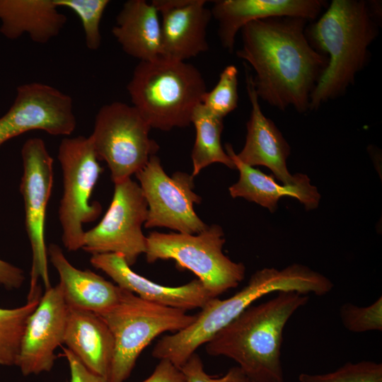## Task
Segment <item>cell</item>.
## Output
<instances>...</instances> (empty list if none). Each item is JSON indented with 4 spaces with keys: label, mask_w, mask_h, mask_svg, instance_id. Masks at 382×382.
<instances>
[{
    "label": "cell",
    "mask_w": 382,
    "mask_h": 382,
    "mask_svg": "<svg viewBox=\"0 0 382 382\" xmlns=\"http://www.w3.org/2000/svg\"><path fill=\"white\" fill-rule=\"evenodd\" d=\"M307 21L278 17L256 20L241 30L237 56L254 69L253 83L258 98L284 111L310 110V98L328 64L326 54L316 50L306 35Z\"/></svg>",
    "instance_id": "obj_1"
},
{
    "label": "cell",
    "mask_w": 382,
    "mask_h": 382,
    "mask_svg": "<svg viewBox=\"0 0 382 382\" xmlns=\"http://www.w3.org/2000/svg\"><path fill=\"white\" fill-rule=\"evenodd\" d=\"M332 287L328 277L302 265L293 264L282 270L263 268L256 271L248 283L231 297L211 299L189 326L159 340L151 355L180 368L200 346L262 296L280 291L323 296Z\"/></svg>",
    "instance_id": "obj_2"
},
{
    "label": "cell",
    "mask_w": 382,
    "mask_h": 382,
    "mask_svg": "<svg viewBox=\"0 0 382 382\" xmlns=\"http://www.w3.org/2000/svg\"><path fill=\"white\" fill-rule=\"evenodd\" d=\"M271 299L251 305L205 345L206 352L238 364L248 382H284L281 362L283 332L308 295L280 291Z\"/></svg>",
    "instance_id": "obj_3"
},
{
    "label": "cell",
    "mask_w": 382,
    "mask_h": 382,
    "mask_svg": "<svg viewBox=\"0 0 382 382\" xmlns=\"http://www.w3.org/2000/svg\"><path fill=\"white\" fill-rule=\"evenodd\" d=\"M379 18L364 0H332L308 29L313 47L326 54L328 64L310 98V110L343 95L366 65L369 47L378 34Z\"/></svg>",
    "instance_id": "obj_4"
},
{
    "label": "cell",
    "mask_w": 382,
    "mask_h": 382,
    "mask_svg": "<svg viewBox=\"0 0 382 382\" xmlns=\"http://www.w3.org/2000/svg\"><path fill=\"white\" fill-rule=\"evenodd\" d=\"M127 89L132 106L151 129L163 131L189 126L207 92L205 81L195 66L164 57L139 62Z\"/></svg>",
    "instance_id": "obj_5"
},
{
    "label": "cell",
    "mask_w": 382,
    "mask_h": 382,
    "mask_svg": "<svg viewBox=\"0 0 382 382\" xmlns=\"http://www.w3.org/2000/svg\"><path fill=\"white\" fill-rule=\"evenodd\" d=\"M98 315L114 338L109 382H125L141 352L154 338L166 332L180 331L196 318L195 315L146 301L122 288L117 303Z\"/></svg>",
    "instance_id": "obj_6"
},
{
    "label": "cell",
    "mask_w": 382,
    "mask_h": 382,
    "mask_svg": "<svg viewBox=\"0 0 382 382\" xmlns=\"http://www.w3.org/2000/svg\"><path fill=\"white\" fill-rule=\"evenodd\" d=\"M221 227L212 224L197 234L151 232L146 236V261L173 260L180 270L192 272L213 297L236 288L245 277V267L222 251Z\"/></svg>",
    "instance_id": "obj_7"
},
{
    "label": "cell",
    "mask_w": 382,
    "mask_h": 382,
    "mask_svg": "<svg viewBox=\"0 0 382 382\" xmlns=\"http://www.w3.org/2000/svg\"><path fill=\"white\" fill-rule=\"evenodd\" d=\"M57 158L63 175V194L58 210L62 239L68 250L76 251L83 246V224L95 221L102 212L100 202H91V197L103 168L90 137L63 139Z\"/></svg>",
    "instance_id": "obj_8"
},
{
    "label": "cell",
    "mask_w": 382,
    "mask_h": 382,
    "mask_svg": "<svg viewBox=\"0 0 382 382\" xmlns=\"http://www.w3.org/2000/svg\"><path fill=\"white\" fill-rule=\"evenodd\" d=\"M150 129L132 105L113 102L99 109L89 137L115 184L140 171L158 151V144L149 137Z\"/></svg>",
    "instance_id": "obj_9"
},
{
    "label": "cell",
    "mask_w": 382,
    "mask_h": 382,
    "mask_svg": "<svg viewBox=\"0 0 382 382\" xmlns=\"http://www.w3.org/2000/svg\"><path fill=\"white\" fill-rule=\"evenodd\" d=\"M23 175L20 184L25 211V226L32 250L28 301L41 296L38 282L51 287L47 248L45 240L47 207L53 186V159L40 138H30L23 145Z\"/></svg>",
    "instance_id": "obj_10"
},
{
    "label": "cell",
    "mask_w": 382,
    "mask_h": 382,
    "mask_svg": "<svg viewBox=\"0 0 382 382\" xmlns=\"http://www.w3.org/2000/svg\"><path fill=\"white\" fill-rule=\"evenodd\" d=\"M148 206L139 185L130 178L115 184L112 199L100 221L85 231L82 248L92 254L122 255L131 267L145 253L142 232Z\"/></svg>",
    "instance_id": "obj_11"
},
{
    "label": "cell",
    "mask_w": 382,
    "mask_h": 382,
    "mask_svg": "<svg viewBox=\"0 0 382 382\" xmlns=\"http://www.w3.org/2000/svg\"><path fill=\"white\" fill-rule=\"evenodd\" d=\"M135 175L148 206L145 228L166 227L197 234L208 227L194 210V204H199L202 198L193 190L191 174L178 171L168 176L155 154Z\"/></svg>",
    "instance_id": "obj_12"
},
{
    "label": "cell",
    "mask_w": 382,
    "mask_h": 382,
    "mask_svg": "<svg viewBox=\"0 0 382 382\" xmlns=\"http://www.w3.org/2000/svg\"><path fill=\"white\" fill-rule=\"evenodd\" d=\"M76 127L71 96L45 83H25L17 88L13 103L0 117V146L31 130L69 136Z\"/></svg>",
    "instance_id": "obj_13"
},
{
    "label": "cell",
    "mask_w": 382,
    "mask_h": 382,
    "mask_svg": "<svg viewBox=\"0 0 382 382\" xmlns=\"http://www.w3.org/2000/svg\"><path fill=\"white\" fill-rule=\"evenodd\" d=\"M68 310L59 284L45 289L22 336L16 366L23 376L52 369L54 351L64 343Z\"/></svg>",
    "instance_id": "obj_14"
},
{
    "label": "cell",
    "mask_w": 382,
    "mask_h": 382,
    "mask_svg": "<svg viewBox=\"0 0 382 382\" xmlns=\"http://www.w3.org/2000/svg\"><path fill=\"white\" fill-rule=\"evenodd\" d=\"M205 0H153L161 16L162 55L177 61L196 57L209 50L207 28L211 10Z\"/></svg>",
    "instance_id": "obj_15"
},
{
    "label": "cell",
    "mask_w": 382,
    "mask_h": 382,
    "mask_svg": "<svg viewBox=\"0 0 382 382\" xmlns=\"http://www.w3.org/2000/svg\"><path fill=\"white\" fill-rule=\"evenodd\" d=\"M91 265L108 274L119 287L157 304L184 311L202 308L213 297L195 279L178 286H167L152 282L134 272L125 258L115 253L92 255Z\"/></svg>",
    "instance_id": "obj_16"
},
{
    "label": "cell",
    "mask_w": 382,
    "mask_h": 382,
    "mask_svg": "<svg viewBox=\"0 0 382 382\" xmlns=\"http://www.w3.org/2000/svg\"><path fill=\"white\" fill-rule=\"evenodd\" d=\"M325 4L322 0H218L214 1L211 13L218 22L222 47L232 53L236 34L248 23L278 17L313 21Z\"/></svg>",
    "instance_id": "obj_17"
},
{
    "label": "cell",
    "mask_w": 382,
    "mask_h": 382,
    "mask_svg": "<svg viewBox=\"0 0 382 382\" xmlns=\"http://www.w3.org/2000/svg\"><path fill=\"white\" fill-rule=\"evenodd\" d=\"M246 89L251 112L246 125L247 134L243 148L237 158L244 164L268 168L284 185L295 184L299 173L291 175L286 166L290 146L274 122L266 117L260 105L253 76L246 70Z\"/></svg>",
    "instance_id": "obj_18"
},
{
    "label": "cell",
    "mask_w": 382,
    "mask_h": 382,
    "mask_svg": "<svg viewBox=\"0 0 382 382\" xmlns=\"http://www.w3.org/2000/svg\"><path fill=\"white\" fill-rule=\"evenodd\" d=\"M225 149L240 173L238 182L228 188L232 197H243L255 202L268 209L271 213L277 210L278 201L282 197L297 199L306 210L318 208L321 196L317 187L311 185L307 175L299 173L295 184L279 185L274 175H266L239 161L231 144H226Z\"/></svg>",
    "instance_id": "obj_19"
},
{
    "label": "cell",
    "mask_w": 382,
    "mask_h": 382,
    "mask_svg": "<svg viewBox=\"0 0 382 382\" xmlns=\"http://www.w3.org/2000/svg\"><path fill=\"white\" fill-rule=\"evenodd\" d=\"M47 255L59 274V284L68 307L100 314L117 303L121 291L118 286L89 270L73 266L57 244L49 245Z\"/></svg>",
    "instance_id": "obj_20"
},
{
    "label": "cell",
    "mask_w": 382,
    "mask_h": 382,
    "mask_svg": "<svg viewBox=\"0 0 382 382\" xmlns=\"http://www.w3.org/2000/svg\"><path fill=\"white\" fill-rule=\"evenodd\" d=\"M64 343L87 369L108 378L114 338L98 314L69 307Z\"/></svg>",
    "instance_id": "obj_21"
},
{
    "label": "cell",
    "mask_w": 382,
    "mask_h": 382,
    "mask_svg": "<svg viewBox=\"0 0 382 382\" xmlns=\"http://www.w3.org/2000/svg\"><path fill=\"white\" fill-rule=\"evenodd\" d=\"M112 33L122 50L140 62L163 57L159 13L151 2L126 1L116 17Z\"/></svg>",
    "instance_id": "obj_22"
},
{
    "label": "cell",
    "mask_w": 382,
    "mask_h": 382,
    "mask_svg": "<svg viewBox=\"0 0 382 382\" xmlns=\"http://www.w3.org/2000/svg\"><path fill=\"white\" fill-rule=\"evenodd\" d=\"M67 21L54 0H0V33L15 40L26 33L45 44L57 37Z\"/></svg>",
    "instance_id": "obj_23"
},
{
    "label": "cell",
    "mask_w": 382,
    "mask_h": 382,
    "mask_svg": "<svg viewBox=\"0 0 382 382\" xmlns=\"http://www.w3.org/2000/svg\"><path fill=\"white\" fill-rule=\"evenodd\" d=\"M191 123L195 129V141L191 154L193 177L207 166L222 163L231 169L236 166L222 147L221 135L224 128L223 119L212 114L202 103L195 109Z\"/></svg>",
    "instance_id": "obj_24"
},
{
    "label": "cell",
    "mask_w": 382,
    "mask_h": 382,
    "mask_svg": "<svg viewBox=\"0 0 382 382\" xmlns=\"http://www.w3.org/2000/svg\"><path fill=\"white\" fill-rule=\"evenodd\" d=\"M40 299L14 308H0V365H16L26 323Z\"/></svg>",
    "instance_id": "obj_25"
},
{
    "label": "cell",
    "mask_w": 382,
    "mask_h": 382,
    "mask_svg": "<svg viewBox=\"0 0 382 382\" xmlns=\"http://www.w3.org/2000/svg\"><path fill=\"white\" fill-rule=\"evenodd\" d=\"M238 69L234 65L226 66L216 86L202 98V104L212 114L224 119L238 107Z\"/></svg>",
    "instance_id": "obj_26"
},
{
    "label": "cell",
    "mask_w": 382,
    "mask_h": 382,
    "mask_svg": "<svg viewBox=\"0 0 382 382\" xmlns=\"http://www.w3.org/2000/svg\"><path fill=\"white\" fill-rule=\"evenodd\" d=\"M59 7L73 11L79 18L83 29L86 45L91 50L101 45L100 22L110 3L108 0H54Z\"/></svg>",
    "instance_id": "obj_27"
},
{
    "label": "cell",
    "mask_w": 382,
    "mask_h": 382,
    "mask_svg": "<svg viewBox=\"0 0 382 382\" xmlns=\"http://www.w3.org/2000/svg\"><path fill=\"white\" fill-rule=\"evenodd\" d=\"M298 379L299 382H382V364L373 361L347 362L326 374L301 373Z\"/></svg>",
    "instance_id": "obj_28"
},
{
    "label": "cell",
    "mask_w": 382,
    "mask_h": 382,
    "mask_svg": "<svg viewBox=\"0 0 382 382\" xmlns=\"http://www.w3.org/2000/svg\"><path fill=\"white\" fill-rule=\"evenodd\" d=\"M344 327L350 332L361 333L382 330V298L378 297L368 306L346 303L340 308Z\"/></svg>",
    "instance_id": "obj_29"
},
{
    "label": "cell",
    "mask_w": 382,
    "mask_h": 382,
    "mask_svg": "<svg viewBox=\"0 0 382 382\" xmlns=\"http://www.w3.org/2000/svg\"><path fill=\"white\" fill-rule=\"evenodd\" d=\"M180 369L186 382H248L238 366L231 368L223 376H209L204 371L202 361L196 352Z\"/></svg>",
    "instance_id": "obj_30"
},
{
    "label": "cell",
    "mask_w": 382,
    "mask_h": 382,
    "mask_svg": "<svg viewBox=\"0 0 382 382\" xmlns=\"http://www.w3.org/2000/svg\"><path fill=\"white\" fill-rule=\"evenodd\" d=\"M62 356L66 359L70 370L69 382H109L106 377L98 375L87 369L68 349L63 348Z\"/></svg>",
    "instance_id": "obj_31"
},
{
    "label": "cell",
    "mask_w": 382,
    "mask_h": 382,
    "mask_svg": "<svg viewBox=\"0 0 382 382\" xmlns=\"http://www.w3.org/2000/svg\"><path fill=\"white\" fill-rule=\"evenodd\" d=\"M141 382H186L181 369L168 360L161 359L152 374Z\"/></svg>",
    "instance_id": "obj_32"
},
{
    "label": "cell",
    "mask_w": 382,
    "mask_h": 382,
    "mask_svg": "<svg viewBox=\"0 0 382 382\" xmlns=\"http://www.w3.org/2000/svg\"><path fill=\"white\" fill-rule=\"evenodd\" d=\"M24 279L21 269L0 259V284L8 289H19Z\"/></svg>",
    "instance_id": "obj_33"
}]
</instances>
